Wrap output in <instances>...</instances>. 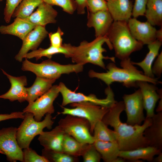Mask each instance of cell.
Segmentation results:
<instances>
[{
  "label": "cell",
  "mask_w": 162,
  "mask_h": 162,
  "mask_svg": "<svg viewBox=\"0 0 162 162\" xmlns=\"http://www.w3.org/2000/svg\"><path fill=\"white\" fill-rule=\"evenodd\" d=\"M124 110L123 101H116L110 107L102 121L114 128L117 143L120 151L132 150L149 146L143 133L152 123V118H146L142 125H130L121 122V113Z\"/></svg>",
  "instance_id": "cell-1"
},
{
  "label": "cell",
  "mask_w": 162,
  "mask_h": 162,
  "mask_svg": "<svg viewBox=\"0 0 162 162\" xmlns=\"http://www.w3.org/2000/svg\"><path fill=\"white\" fill-rule=\"evenodd\" d=\"M122 68L117 67L115 63L110 62L106 67V72L99 73L91 70L88 75L91 78H96L104 82L108 86L113 82L121 83L127 88L136 87L137 82L139 81L147 82L154 85L160 83L158 78H151L147 76L141 71L134 66L129 57L122 60Z\"/></svg>",
  "instance_id": "cell-2"
},
{
  "label": "cell",
  "mask_w": 162,
  "mask_h": 162,
  "mask_svg": "<svg viewBox=\"0 0 162 162\" xmlns=\"http://www.w3.org/2000/svg\"><path fill=\"white\" fill-rule=\"evenodd\" d=\"M106 43L110 50L113 49L112 44L106 36L97 38L91 42L83 40L77 46L72 45L70 58L72 62L84 65L90 63L106 70L104 59H109L115 62L114 57L105 56L103 53L106 52L103 47Z\"/></svg>",
  "instance_id": "cell-3"
},
{
  "label": "cell",
  "mask_w": 162,
  "mask_h": 162,
  "mask_svg": "<svg viewBox=\"0 0 162 162\" xmlns=\"http://www.w3.org/2000/svg\"><path fill=\"white\" fill-rule=\"evenodd\" d=\"M106 36L114 49L116 57L121 60L129 58L132 53L143 46L132 35L128 22L114 21Z\"/></svg>",
  "instance_id": "cell-4"
},
{
  "label": "cell",
  "mask_w": 162,
  "mask_h": 162,
  "mask_svg": "<svg viewBox=\"0 0 162 162\" xmlns=\"http://www.w3.org/2000/svg\"><path fill=\"white\" fill-rule=\"evenodd\" d=\"M25 58L22 62V70L32 72L36 76L44 78L56 80L63 74H69L72 73H78L82 72L83 69L82 65L77 64H61L50 59L40 63L36 64Z\"/></svg>",
  "instance_id": "cell-5"
},
{
  "label": "cell",
  "mask_w": 162,
  "mask_h": 162,
  "mask_svg": "<svg viewBox=\"0 0 162 162\" xmlns=\"http://www.w3.org/2000/svg\"><path fill=\"white\" fill-rule=\"evenodd\" d=\"M23 121L17 128L16 138L18 144L22 149L29 147L34 138L40 135L43 129H52L54 122L51 114H47L44 119L40 122L36 121L31 113H25Z\"/></svg>",
  "instance_id": "cell-6"
},
{
  "label": "cell",
  "mask_w": 162,
  "mask_h": 162,
  "mask_svg": "<svg viewBox=\"0 0 162 162\" xmlns=\"http://www.w3.org/2000/svg\"><path fill=\"white\" fill-rule=\"evenodd\" d=\"M70 105L72 108H66L61 105L63 111L58 114L70 115L86 119L90 123L91 134H93L96 123L102 120L110 108L90 102L74 103L70 104Z\"/></svg>",
  "instance_id": "cell-7"
},
{
  "label": "cell",
  "mask_w": 162,
  "mask_h": 162,
  "mask_svg": "<svg viewBox=\"0 0 162 162\" xmlns=\"http://www.w3.org/2000/svg\"><path fill=\"white\" fill-rule=\"evenodd\" d=\"M65 134L82 143L92 144L95 141L90 131V125L86 119L70 115H66L58 122Z\"/></svg>",
  "instance_id": "cell-8"
},
{
  "label": "cell",
  "mask_w": 162,
  "mask_h": 162,
  "mask_svg": "<svg viewBox=\"0 0 162 162\" xmlns=\"http://www.w3.org/2000/svg\"><path fill=\"white\" fill-rule=\"evenodd\" d=\"M58 86L59 92L62 97L61 106H63L74 103L90 102L101 106L110 107L116 101L114 100V94L110 86H108L105 90L106 98L100 99L97 98L93 94L86 95L82 93L75 92L69 89L62 82H60Z\"/></svg>",
  "instance_id": "cell-9"
},
{
  "label": "cell",
  "mask_w": 162,
  "mask_h": 162,
  "mask_svg": "<svg viewBox=\"0 0 162 162\" xmlns=\"http://www.w3.org/2000/svg\"><path fill=\"white\" fill-rule=\"evenodd\" d=\"M59 93L58 86H52L45 94L34 101L28 103L22 112L32 113L36 121H40L44 115L47 114L51 115L54 113L53 103Z\"/></svg>",
  "instance_id": "cell-10"
},
{
  "label": "cell",
  "mask_w": 162,
  "mask_h": 162,
  "mask_svg": "<svg viewBox=\"0 0 162 162\" xmlns=\"http://www.w3.org/2000/svg\"><path fill=\"white\" fill-rule=\"evenodd\" d=\"M17 128L9 127L0 130V153L5 154L8 161L23 162L22 150L16 138Z\"/></svg>",
  "instance_id": "cell-11"
},
{
  "label": "cell",
  "mask_w": 162,
  "mask_h": 162,
  "mask_svg": "<svg viewBox=\"0 0 162 162\" xmlns=\"http://www.w3.org/2000/svg\"><path fill=\"white\" fill-rule=\"evenodd\" d=\"M124 110L127 115L126 123L130 125H141L146 119L142 96L140 89L130 94L123 96Z\"/></svg>",
  "instance_id": "cell-12"
},
{
  "label": "cell",
  "mask_w": 162,
  "mask_h": 162,
  "mask_svg": "<svg viewBox=\"0 0 162 162\" xmlns=\"http://www.w3.org/2000/svg\"><path fill=\"white\" fill-rule=\"evenodd\" d=\"M49 33L45 26H36L22 40L21 49L15 58L16 60L22 62L30 50L37 49L43 40L47 37Z\"/></svg>",
  "instance_id": "cell-13"
},
{
  "label": "cell",
  "mask_w": 162,
  "mask_h": 162,
  "mask_svg": "<svg viewBox=\"0 0 162 162\" xmlns=\"http://www.w3.org/2000/svg\"><path fill=\"white\" fill-rule=\"evenodd\" d=\"M128 24L132 36L143 45H148L157 40V30L147 21L141 22L136 18H131Z\"/></svg>",
  "instance_id": "cell-14"
},
{
  "label": "cell",
  "mask_w": 162,
  "mask_h": 162,
  "mask_svg": "<svg viewBox=\"0 0 162 162\" xmlns=\"http://www.w3.org/2000/svg\"><path fill=\"white\" fill-rule=\"evenodd\" d=\"M136 85L142 94L144 108L146 112V118H152L154 114L157 101L162 97V89H158L155 85L146 81H138Z\"/></svg>",
  "instance_id": "cell-15"
},
{
  "label": "cell",
  "mask_w": 162,
  "mask_h": 162,
  "mask_svg": "<svg viewBox=\"0 0 162 162\" xmlns=\"http://www.w3.org/2000/svg\"><path fill=\"white\" fill-rule=\"evenodd\" d=\"M113 21L108 10L94 13L88 11L87 26L94 28L96 38L106 36Z\"/></svg>",
  "instance_id": "cell-16"
},
{
  "label": "cell",
  "mask_w": 162,
  "mask_h": 162,
  "mask_svg": "<svg viewBox=\"0 0 162 162\" xmlns=\"http://www.w3.org/2000/svg\"><path fill=\"white\" fill-rule=\"evenodd\" d=\"M2 70L9 80L11 87L7 92L0 95V98L8 99L11 101L18 100L20 103L26 101L27 94L25 86L27 85V82L26 77L13 76Z\"/></svg>",
  "instance_id": "cell-17"
},
{
  "label": "cell",
  "mask_w": 162,
  "mask_h": 162,
  "mask_svg": "<svg viewBox=\"0 0 162 162\" xmlns=\"http://www.w3.org/2000/svg\"><path fill=\"white\" fill-rule=\"evenodd\" d=\"M58 14L52 6L43 2L26 19L36 26H46L47 24L56 22Z\"/></svg>",
  "instance_id": "cell-18"
},
{
  "label": "cell",
  "mask_w": 162,
  "mask_h": 162,
  "mask_svg": "<svg viewBox=\"0 0 162 162\" xmlns=\"http://www.w3.org/2000/svg\"><path fill=\"white\" fill-rule=\"evenodd\" d=\"M151 124L146 128L143 135L149 146L162 150V111L154 114L152 118Z\"/></svg>",
  "instance_id": "cell-19"
},
{
  "label": "cell",
  "mask_w": 162,
  "mask_h": 162,
  "mask_svg": "<svg viewBox=\"0 0 162 162\" xmlns=\"http://www.w3.org/2000/svg\"><path fill=\"white\" fill-rule=\"evenodd\" d=\"M107 3L114 21L128 22L131 18L133 5L130 0H108Z\"/></svg>",
  "instance_id": "cell-20"
},
{
  "label": "cell",
  "mask_w": 162,
  "mask_h": 162,
  "mask_svg": "<svg viewBox=\"0 0 162 162\" xmlns=\"http://www.w3.org/2000/svg\"><path fill=\"white\" fill-rule=\"evenodd\" d=\"M65 134L58 125L49 131H43L38 139L44 148L62 152V143Z\"/></svg>",
  "instance_id": "cell-21"
},
{
  "label": "cell",
  "mask_w": 162,
  "mask_h": 162,
  "mask_svg": "<svg viewBox=\"0 0 162 162\" xmlns=\"http://www.w3.org/2000/svg\"><path fill=\"white\" fill-rule=\"evenodd\" d=\"M36 26L26 19L16 17L10 24L0 26V33L14 35L22 40Z\"/></svg>",
  "instance_id": "cell-22"
},
{
  "label": "cell",
  "mask_w": 162,
  "mask_h": 162,
  "mask_svg": "<svg viewBox=\"0 0 162 162\" xmlns=\"http://www.w3.org/2000/svg\"><path fill=\"white\" fill-rule=\"evenodd\" d=\"M162 151L151 146L140 147L128 151H120L118 157L126 160L134 162H140V159L152 162L154 157Z\"/></svg>",
  "instance_id": "cell-23"
},
{
  "label": "cell",
  "mask_w": 162,
  "mask_h": 162,
  "mask_svg": "<svg viewBox=\"0 0 162 162\" xmlns=\"http://www.w3.org/2000/svg\"><path fill=\"white\" fill-rule=\"evenodd\" d=\"M162 42L156 40L148 45L149 50L144 59L139 62L132 61L134 65H138L143 70L144 74L147 77L154 78L152 68L154 60L158 55L160 49L162 45Z\"/></svg>",
  "instance_id": "cell-24"
},
{
  "label": "cell",
  "mask_w": 162,
  "mask_h": 162,
  "mask_svg": "<svg viewBox=\"0 0 162 162\" xmlns=\"http://www.w3.org/2000/svg\"><path fill=\"white\" fill-rule=\"evenodd\" d=\"M56 80L55 79L37 76L32 86L26 88L27 94L26 101L29 103L35 100L47 92L52 86Z\"/></svg>",
  "instance_id": "cell-25"
},
{
  "label": "cell",
  "mask_w": 162,
  "mask_h": 162,
  "mask_svg": "<svg viewBox=\"0 0 162 162\" xmlns=\"http://www.w3.org/2000/svg\"><path fill=\"white\" fill-rule=\"evenodd\" d=\"M71 46L72 45L69 43L64 44L59 47H56L50 45L47 48H40L28 52L26 58L31 59L34 58L36 60H38L43 57H46L50 59L53 55L58 53L62 54L65 57L69 58Z\"/></svg>",
  "instance_id": "cell-26"
},
{
  "label": "cell",
  "mask_w": 162,
  "mask_h": 162,
  "mask_svg": "<svg viewBox=\"0 0 162 162\" xmlns=\"http://www.w3.org/2000/svg\"><path fill=\"white\" fill-rule=\"evenodd\" d=\"M105 162H114L120 150L116 142L96 140L93 143Z\"/></svg>",
  "instance_id": "cell-27"
},
{
  "label": "cell",
  "mask_w": 162,
  "mask_h": 162,
  "mask_svg": "<svg viewBox=\"0 0 162 162\" xmlns=\"http://www.w3.org/2000/svg\"><path fill=\"white\" fill-rule=\"evenodd\" d=\"M89 144L80 142L65 133L62 142V151L70 156L78 157L82 156Z\"/></svg>",
  "instance_id": "cell-28"
},
{
  "label": "cell",
  "mask_w": 162,
  "mask_h": 162,
  "mask_svg": "<svg viewBox=\"0 0 162 162\" xmlns=\"http://www.w3.org/2000/svg\"><path fill=\"white\" fill-rule=\"evenodd\" d=\"M144 15L152 26H162V0H148Z\"/></svg>",
  "instance_id": "cell-29"
},
{
  "label": "cell",
  "mask_w": 162,
  "mask_h": 162,
  "mask_svg": "<svg viewBox=\"0 0 162 162\" xmlns=\"http://www.w3.org/2000/svg\"><path fill=\"white\" fill-rule=\"evenodd\" d=\"M93 135L95 141L100 140L117 142L116 132L109 129L108 126L102 120L98 121L93 129Z\"/></svg>",
  "instance_id": "cell-30"
},
{
  "label": "cell",
  "mask_w": 162,
  "mask_h": 162,
  "mask_svg": "<svg viewBox=\"0 0 162 162\" xmlns=\"http://www.w3.org/2000/svg\"><path fill=\"white\" fill-rule=\"evenodd\" d=\"M42 2V0H22L14 10L12 17L26 19Z\"/></svg>",
  "instance_id": "cell-31"
},
{
  "label": "cell",
  "mask_w": 162,
  "mask_h": 162,
  "mask_svg": "<svg viewBox=\"0 0 162 162\" xmlns=\"http://www.w3.org/2000/svg\"><path fill=\"white\" fill-rule=\"evenodd\" d=\"M42 155L49 162H75L79 161L78 157H73L62 152L43 148Z\"/></svg>",
  "instance_id": "cell-32"
},
{
  "label": "cell",
  "mask_w": 162,
  "mask_h": 162,
  "mask_svg": "<svg viewBox=\"0 0 162 162\" xmlns=\"http://www.w3.org/2000/svg\"><path fill=\"white\" fill-rule=\"evenodd\" d=\"M43 2L52 6L56 5L61 8L63 11L72 14L76 10L75 0H42Z\"/></svg>",
  "instance_id": "cell-33"
},
{
  "label": "cell",
  "mask_w": 162,
  "mask_h": 162,
  "mask_svg": "<svg viewBox=\"0 0 162 162\" xmlns=\"http://www.w3.org/2000/svg\"><path fill=\"white\" fill-rule=\"evenodd\" d=\"M82 156L84 162H99L102 159L93 143L89 144Z\"/></svg>",
  "instance_id": "cell-34"
},
{
  "label": "cell",
  "mask_w": 162,
  "mask_h": 162,
  "mask_svg": "<svg viewBox=\"0 0 162 162\" xmlns=\"http://www.w3.org/2000/svg\"><path fill=\"white\" fill-rule=\"evenodd\" d=\"M23 162H49L42 155H38L29 147L22 150Z\"/></svg>",
  "instance_id": "cell-35"
},
{
  "label": "cell",
  "mask_w": 162,
  "mask_h": 162,
  "mask_svg": "<svg viewBox=\"0 0 162 162\" xmlns=\"http://www.w3.org/2000/svg\"><path fill=\"white\" fill-rule=\"evenodd\" d=\"M86 8L92 13L108 10L107 1L105 0H87Z\"/></svg>",
  "instance_id": "cell-36"
},
{
  "label": "cell",
  "mask_w": 162,
  "mask_h": 162,
  "mask_svg": "<svg viewBox=\"0 0 162 162\" xmlns=\"http://www.w3.org/2000/svg\"><path fill=\"white\" fill-rule=\"evenodd\" d=\"M22 1V0H6L4 15V20L7 23L10 22L14 10Z\"/></svg>",
  "instance_id": "cell-37"
},
{
  "label": "cell",
  "mask_w": 162,
  "mask_h": 162,
  "mask_svg": "<svg viewBox=\"0 0 162 162\" xmlns=\"http://www.w3.org/2000/svg\"><path fill=\"white\" fill-rule=\"evenodd\" d=\"M64 34V32L59 27H58L56 32L49 33L48 35L50 41V45L56 47L61 46L63 44L62 37Z\"/></svg>",
  "instance_id": "cell-38"
},
{
  "label": "cell",
  "mask_w": 162,
  "mask_h": 162,
  "mask_svg": "<svg viewBox=\"0 0 162 162\" xmlns=\"http://www.w3.org/2000/svg\"><path fill=\"white\" fill-rule=\"evenodd\" d=\"M148 0H135L132 11L134 18L144 15Z\"/></svg>",
  "instance_id": "cell-39"
},
{
  "label": "cell",
  "mask_w": 162,
  "mask_h": 162,
  "mask_svg": "<svg viewBox=\"0 0 162 162\" xmlns=\"http://www.w3.org/2000/svg\"><path fill=\"white\" fill-rule=\"evenodd\" d=\"M152 71L154 75L158 78L160 77L162 73V52L158 55L153 66H152Z\"/></svg>",
  "instance_id": "cell-40"
},
{
  "label": "cell",
  "mask_w": 162,
  "mask_h": 162,
  "mask_svg": "<svg viewBox=\"0 0 162 162\" xmlns=\"http://www.w3.org/2000/svg\"><path fill=\"white\" fill-rule=\"evenodd\" d=\"M24 117L23 112H16L10 114H0V122L10 119L14 118L23 119Z\"/></svg>",
  "instance_id": "cell-41"
},
{
  "label": "cell",
  "mask_w": 162,
  "mask_h": 162,
  "mask_svg": "<svg viewBox=\"0 0 162 162\" xmlns=\"http://www.w3.org/2000/svg\"><path fill=\"white\" fill-rule=\"evenodd\" d=\"M76 4V10L79 14H83L85 13L87 0H75Z\"/></svg>",
  "instance_id": "cell-42"
},
{
  "label": "cell",
  "mask_w": 162,
  "mask_h": 162,
  "mask_svg": "<svg viewBox=\"0 0 162 162\" xmlns=\"http://www.w3.org/2000/svg\"><path fill=\"white\" fill-rule=\"evenodd\" d=\"M156 39L161 42H162V28L158 30H157L156 33Z\"/></svg>",
  "instance_id": "cell-43"
},
{
  "label": "cell",
  "mask_w": 162,
  "mask_h": 162,
  "mask_svg": "<svg viewBox=\"0 0 162 162\" xmlns=\"http://www.w3.org/2000/svg\"><path fill=\"white\" fill-rule=\"evenodd\" d=\"M158 156L154 158L152 162H162V152L158 154Z\"/></svg>",
  "instance_id": "cell-44"
},
{
  "label": "cell",
  "mask_w": 162,
  "mask_h": 162,
  "mask_svg": "<svg viewBox=\"0 0 162 162\" xmlns=\"http://www.w3.org/2000/svg\"><path fill=\"white\" fill-rule=\"evenodd\" d=\"M160 99V100L156 110L157 112L162 111V97Z\"/></svg>",
  "instance_id": "cell-45"
},
{
  "label": "cell",
  "mask_w": 162,
  "mask_h": 162,
  "mask_svg": "<svg viewBox=\"0 0 162 162\" xmlns=\"http://www.w3.org/2000/svg\"><path fill=\"white\" fill-rule=\"evenodd\" d=\"M2 1V0H0V2Z\"/></svg>",
  "instance_id": "cell-46"
},
{
  "label": "cell",
  "mask_w": 162,
  "mask_h": 162,
  "mask_svg": "<svg viewBox=\"0 0 162 162\" xmlns=\"http://www.w3.org/2000/svg\"><path fill=\"white\" fill-rule=\"evenodd\" d=\"M106 0V1H107L108 0Z\"/></svg>",
  "instance_id": "cell-47"
}]
</instances>
